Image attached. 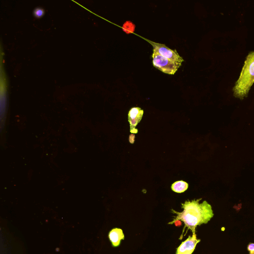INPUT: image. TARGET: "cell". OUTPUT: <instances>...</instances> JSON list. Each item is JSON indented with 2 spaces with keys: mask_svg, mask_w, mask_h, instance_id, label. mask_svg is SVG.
<instances>
[{
  "mask_svg": "<svg viewBox=\"0 0 254 254\" xmlns=\"http://www.w3.org/2000/svg\"><path fill=\"white\" fill-rule=\"evenodd\" d=\"M201 199L199 198L191 201L188 200L182 203L183 211L181 212L171 209L172 212L176 214V216H174L173 221L168 222V224H172L177 221H182L185 224L180 239L182 238L186 228L187 231L190 230L192 234H195V229L197 226L207 223L213 217L214 214L211 205L205 200L199 203V201Z\"/></svg>",
  "mask_w": 254,
  "mask_h": 254,
  "instance_id": "cell-1",
  "label": "cell"
},
{
  "mask_svg": "<svg viewBox=\"0 0 254 254\" xmlns=\"http://www.w3.org/2000/svg\"><path fill=\"white\" fill-rule=\"evenodd\" d=\"M254 82V51H252L247 56L239 78L233 88L234 96L241 99L247 96Z\"/></svg>",
  "mask_w": 254,
  "mask_h": 254,
  "instance_id": "cell-2",
  "label": "cell"
},
{
  "mask_svg": "<svg viewBox=\"0 0 254 254\" xmlns=\"http://www.w3.org/2000/svg\"><path fill=\"white\" fill-rule=\"evenodd\" d=\"M152 58L153 66L166 73L174 74L180 66V65L153 51Z\"/></svg>",
  "mask_w": 254,
  "mask_h": 254,
  "instance_id": "cell-3",
  "label": "cell"
},
{
  "mask_svg": "<svg viewBox=\"0 0 254 254\" xmlns=\"http://www.w3.org/2000/svg\"><path fill=\"white\" fill-rule=\"evenodd\" d=\"M0 68V132H2L5 125L7 109V82L1 64Z\"/></svg>",
  "mask_w": 254,
  "mask_h": 254,
  "instance_id": "cell-4",
  "label": "cell"
},
{
  "mask_svg": "<svg viewBox=\"0 0 254 254\" xmlns=\"http://www.w3.org/2000/svg\"><path fill=\"white\" fill-rule=\"evenodd\" d=\"M153 46V51L155 52L165 58H167L177 64L181 65L184 61L183 58L180 56L176 50L171 49L165 44L149 41Z\"/></svg>",
  "mask_w": 254,
  "mask_h": 254,
  "instance_id": "cell-5",
  "label": "cell"
},
{
  "mask_svg": "<svg viewBox=\"0 0 254 254\" xmlns=\"http://www.w3.org/2000/svg\"><path fill=\"white\" fill-rule=\"evenodd\" d=\"M200 239H197L196 234L189 236L186 240L182 242L176 250V254H191Z\"/></svg>",
  "mask_w": 254,
  "mask_h": 254,
  "instance_id": "cell-6",
  "label": "cell"
},
{
  "mask_svg": "<svg viewBox=\"0 0 254 254\" xmlns=\"http://www.w3.org/2000/svg\"><path fill=\"white\" fill-rule=\"evenodd\" d=\"M143 114V110L138 107L131 108L128 113V122L130 125V131L131 133H136L137 130L135 127L141 121Z\"/></svg>",
  "mask_w": 254,
  "mask_h": 254,
  "instance_id": "cell-7",
  "label": "cell"
},
{
  "mask_svg": "<svg viewBox=\"0 0 254 254\" xmlns=\"http://www.w3.org/2000/svg\"><path fill=\"white\" fill-rule=\"evenodd\" d=\"M108 237L112 246L116 247L120 245L122 240H124L125 235L121 229L115 228L109 232Z\"/></svg>",
  "mask_w": 254,
  "mask_h": 254,
  "instance_id": "cell-8",
  "label": "cell"
},
{
  "mask_svg": "<svg viewBox=\"0 0 254 254\" xmlns=\"http://www.w3.org/2000/svg\"><path fill=\"white\" fill-rule=\"evenodd\" d=\"M189 185L183 181H178L174 183L171 186V189L177 193H182L186 190Z\"/></svg>",
  "mask_w": 254,
  "mask_h": 254,
  "instance_id": "cell-9",
  "label": "cell"
},
{
  "mask_svg": "<svg viewBox=\"0 0 254 254\" xmlns=\"http://www.w3.org/2000/svg\"><path fill=\"white\" fill-rule=\"evenodd\" d=\"M33 15L36 18H41L45 14V11L42 7H38L35 8L33 12Z\"/></svg>",
  "mask_w": 254,
  "mask_h": 254,
  "instance_id": "cell-10",
  "label": "cell"
},
{
  "mask_svg": "<svg viewBox=\"0 0 254 254\" xmlns=\"http://www.w3.org/2000/svg\"><path fill=\"white\" fill-rule=\"evenodd\" d=\"M247 249L249 252V254H254V243H250L248 245Z\"/></svg>",
  "mask_w": 254,
  "mask_h": 254,
  "instance_id": "cell-11",
  "label": "cell"
}]
</instances>
